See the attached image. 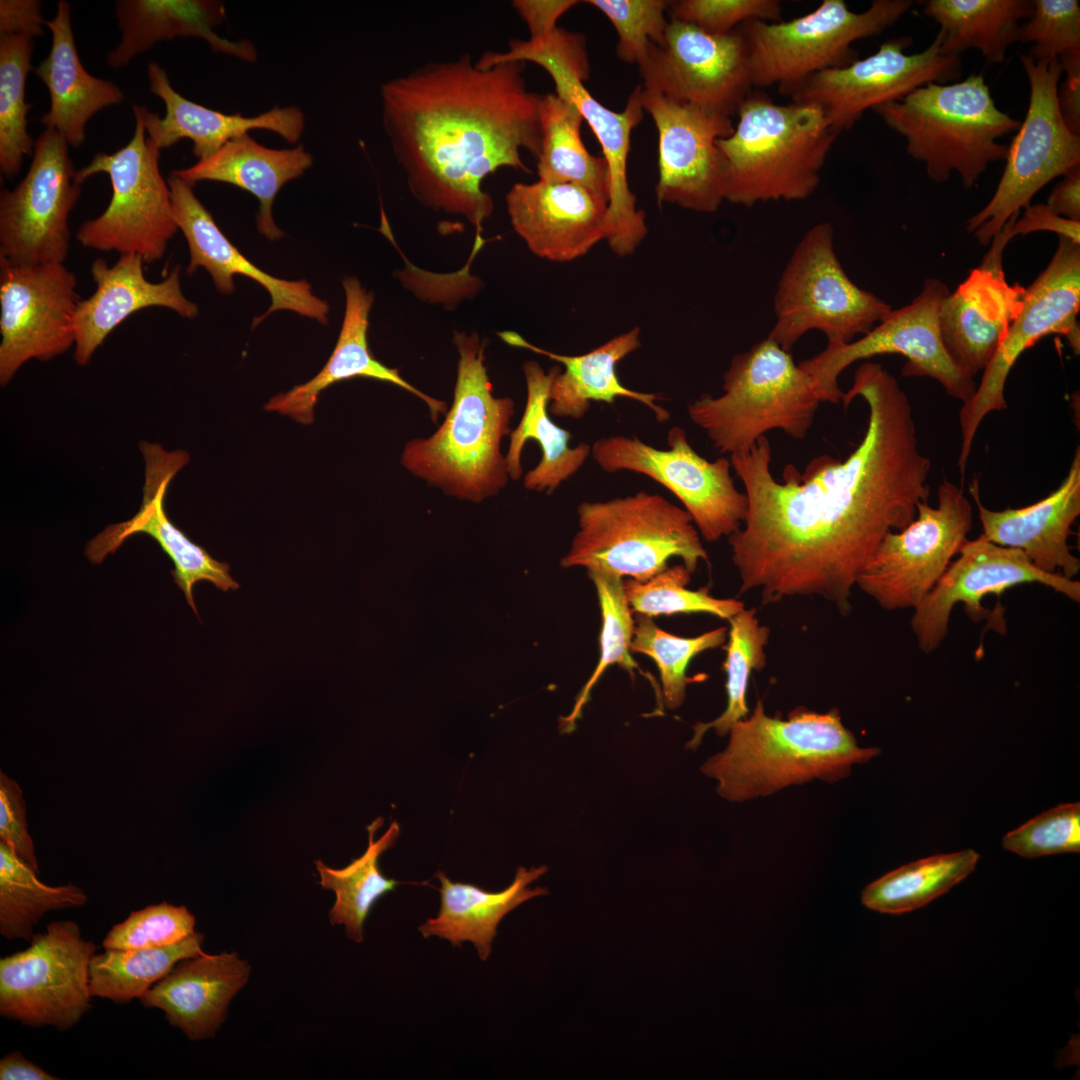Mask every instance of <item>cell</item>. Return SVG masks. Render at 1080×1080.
Wrapping results in <instances>:
<instances>
[{
	"label": "cell",
	"mask_w": 1080,
	"mask_h": 1080,
	"mask_svg": "<svg viewBox=\"0 0 1080 1080\" xmlns=\"http://www.w3.org/2000/svg\"><path fill=\"white\" fill-rule=\"evenodd\" d=\"M857 397L867 405V427L843 461L822 454L802 472L789 463L779 482L766 435L730 456L748 500L742 526L728 536L741 594L758 590L763 604L820 596L848 614L856 579L884 537L909 525L928 500L931 461L895 377L880 363L861 364L844 408Z\"/></svg>",
	"instance_id": "obj_1"
},
{
	"label": "cell",
	"mask_w": 1080,
	"mask_h": 1080,
	"mask_svg": "<svg viewBox=\"0 0 1080 1080\" xmlns=\"http://www.w3.org/2000/svg\"><path fill=\"white\" fill-rule=\"evenodd\" d=\"M524 67L480 68L466 54L380 88L383 129L413 195L478 232L494 209L483 180L504 167L530 173L522 151L540 153L542 95L527 89Z\"/></svg>",
	"instance_id": "obj_2"
},
{
	"label": "cell",
	"mask_w": 1080,
	"mask_h": 1080,
	"mask_svg": "<svg viewBox=\"0 0 1080 1080\" xmlns=\"http://www.w3.org/2000/svg\"><path fill=\"white\" fill-rule=\"evenodd\" d=\"M728 734L726 748L700 770L718 782V794L731 802L813 780L832 784L881 752L860 747L836 708L818 713L798 707L782 719L780 714L767 715L758 700L753 712L733 724Z\"/></svg>",
	"instance_id": "obj_3"
},
{
	"label": "cell",
	"mask_w": 1080,
	"mask_h": 1080,
	"mask_svg": "<svg viewBox=\"0 0 1080 1080\" xmlns=\"http://www.w3.org/2000/svg\"><path fill=\"white\" fill-rule=\"evenodd\" d=\"M453 342L459 360L452 404L431 436L406 443L400 463L448 496L481 503L510 479L501 442L512 431L515 403L492 393L485 340L456 331Z\"/></svg>",
	"instance_id": "obj_4"
},
{
	"label": "cell",
	"mask_w": 1080,
	"mask_h": 1080,
	"mask_svg": "<svg viewBox=\"0 0 1080 1080\" xmlns=\"http://www.w3.org/2000/svg\"><path fill=\"white\" fill-rule=\"evenodd\" d=\"M736 115L733 132L716 142L726 162L725 201L751 207L810 197L838 136L822 110L753 91Z\"/></svg>",
	"instance_id": "obj_5"
},
{
	"label": "cell",
	"mask_w": 1080,
	"mask_h": 1080,
	"mask_svg": "<svg viewBox=\"0 0 1080 1080\" xmlns=\"http://www.w3.org/2000/svg\"><path fill=\"white\" fill-rule=\"evenodd\" d=\"M873 111L904 137L907 153L925 164L931 180L942 183L956 171L972 187L1008 145L998 139L1016 132L1020 122L995 104L983 75L954 83H928Z\"/></svg>",
	"instance_id": "obj_6"
},
{
	"label": "cell",
	"mask_w": 1080,
	"mask_h": 1080,
	"mask_svg": "<svg viewBox=\"0 0 1080 1080\" xmlns=\"http://www.w3.org/2000/svg\"><path fill=\"white\" fill-rule=\"evenodd\" d=\"M722 389L690 402L687 413L713 447L730 456L749 451L773 430L803 440L821 403L814 378L768 337L731 359Z\"/></svg>",
	"instance_id": "obj_7"
},
{
	"label": "cell",
	"mask_w": 1080,
	"mask_h": 1080,
	"mask_svg": "<svg viewBox=\"0 0 1080 1080\" xmlns=\"http://www.w3.org/2000/svg\"><path fill=\"white\" fill-rule=\"evenodd\" d=\"M505 62L537 64L553 80L555 94L572 102L580 111L597 138L609 167L611 189L606 241L617 256L632 254L648 232L645 214L636 208V197L627 178L631 134L644 114L641 85L631 92L621 112L601 104L584 85L590 73L585 37L560 27L539 39H513L507 51H486L480 57L483 67Z\"/></svg>",
	"instance_id": "obj_8"
},
{
	"label": "cell",
	"mask_w": 1080,
	"mask_h": 1080,
	"mask_svg": "<svg viewBox=\"0 0 1080 1080\" xmlns=\"http://www.w3.org/2000/svg\"><path fill=\"white\" fill-rule=\"evenodd\" d=\"M579 530L564 568L583 567L620 578L647 581L678 557L692 574L708 562L691 516L659 494L639 491L607 501H584L577 507Z\"/></svg>",
	"instance_id": "obj_9"
},
{
	"label": "cell",
	"mask_w": 1080,
	"mask_h": 1080,
	"mask_svg": "<svg viewBox=\"0 0 1080 1080\" xmlns=\"http://www.w3.org/2000/svg\"><path fill=\"white\" fill-rule=\"evenodd\" d=\"M910 0H875L863 12L844 0H823L787 21L750 20L738 27L748 54L753 87L778 86L782 94L819 72L858 59L853 43L877 36L912 7Z\"/></svg>",
	"instance_id": "obj_10"
},
{
	"label": "cell",
	"mask_w": 1080,
	"mask_h": 1080,
	"mask_svg": "<svg viewBox=\"0 0 1080 1080\" xmlns=\"http://www.w3.org/2000/svg\"><path fill=\"white\" fill-rule=\"evenodd\" d=\"M773 307L775 323L767 337L789 352L812 330L823 333L827 344L849 343L892 310L846 274L829 222L809 228L796 245L779 278Z\"/></svg>",
	"instance_id": "obj_11"
},
{
	"label": "cell",
	"mask_w": 1080,
	"mask_h": 1080,
	"mask_svg": "<svg viewBox=\"0 0 1080 1080\" xmlns=\"http://www.w3.org/2000/svg\"><path fill=\"white\" fill-rule=\"evenodd\" d=\"M133 114L135 129L130 141L114 153L95 154L87 166L76 172L81 184L95 174L105 173L112 186L107 208L98 217L85 221L76 237L83 247L120 255L135 253L145 263H154L163 257L178 227L171 191L159 167L160 151L147 138L136 104Z\"/></svg>",
	"instance_id": "obj_12"
},
{
	"label": "cell",
	"mask_w": 1080,
	"mask_h": 1080,
	"mask_svg": "<svg viewBox=\"0 0 1080 1080\" xmlns=\"http://www.w3.org/2000/svg\"><path fill=\"white\" fill-rule=\"evenodd\" d=\"M1020 62L1030 86L1027 113L1008 145L1005 168L994 194L966 222L967 231L983 246L990 245L1041 188L1080 165V135L1068 129L1058 108L1063 74L1060 60H1034L1022 54Z\"/></svg>",
	"instance_id": "obj_13"
},
{
	"label": "cell",
	"mask_w": 1080,
	"mask_h": 1080,
	"mask_svg": "<svg viewBox=\"0 0 1080 1080\" xmlns=\"http://www.w3.org/2000/svg\"><path fill=\"white\" fill-rule=\"evenodd\" d=\"M950 292L939 279L925 280L920 293L907 305L892 309L867 334L846 344L831 345L799 365L816 381L821 402L839 403L841 373L853 363L877 355L899 354L907 359L904 377H930L948 395L970 400L977 385L949 356L940 334L939 310Z\"/></svg>",
	"instance_id": "obj_14"
},
{
	"label": "cell",
	"mask_w": 1080,
	"mask_h": 1080,
	"mask_svg": "<svg viewBox=\"0 0 1080 1080\" xmlns=\"http://www.w3.org/2000/svg\"><path fill=\"white\" fill-rule=\"evenodd\" d=\"M1080 244L1058 236L1049 264L1025 288L1023 304L994 356L983 370L980 385L959 412L962 443L957 465L965 472L975 434L986 415L1007 408L1004 388L1020 355L1041 338L1058 334L1080 352Z\"/></svg>",
	"instance_id": "obj_15"
},
{
	"label": "cell",
	"mask_w": 1080,
	"mask_h": 1080,
	"mask_svg": "<svg viewBox=\"0 0 1080 1080\" xmlns=\"http://www.w3.org/2000/svg\"><path fill=\"white\" fill-rule=\"evenodd\" d=\"M667 444V449H658L636 436H608L591 445V456L605 472L630 471L664 486L682 503L705 540L717 541L738 530L748 500L735 486L730 460H706L678 426L669 430Z\"/></svg>",
	"instance_id": "obj_16"
},
{
	"label": "cell",
	"mask_w": 1080,
	"mask_h": 1080,
	"mask_svg": "<svg viewBox=\"0 0 1080 1080\" xmlns=\"http://www.w3.org/2000/svg\"><path fill=\"white\" fill-rule=\"evenodd\" d=\"M937 506L917 505L914 520L889 532L856 579L883 609L915 608L932 590L958 554L972 529V505L962 489L944 480Z\"/></svg>",
	"instance_id": "obj_17"
},
{
	"label": "cell",
	"mask_w": 1080,
	"mask_h": 1080,
	"mask_svg": "<svg viewBox=\"0 0 1080 1080\" xmlns=\"http://www.w3.org/2000/svg\"><path fill=\"white\" fill-rule=\"evenodd\" d=\"M95 951L76 922L49 923L25 950L0 959V1015L26 1026L71 1029L91 1008Z\"/></svg>",
	"instance_id": "obj_18"
},
{
	"label": "cell",
	"mask_w": 1080,
	"mask_h": 1080,
	"mask_svg": "<svg viewBox=\"0 0 1080 1080\" xmlns=\"http://www.w3.org/2000/svg\"><path fill=\"white\" fill-rule=\"evenodd\" d=\"M68 147L56 130L45 128L24 178L1 190L0 259L16 265L65 261L69 216L81 194Z\"/></svg>",
	"instance_id": "obj_19"
},
{
	"label": "cell",
	"mask_w": 1080,
	"mask_h": 1080,
	"mask_svg": "<svg viewBox=\"0 0 1080 1080\" xmlns=\"http://www.w3.org/2000/svg\"><path fill=\"white\" fill-rule=\"evenodd\" d=\"M911 43L909 36L890 39L870 56L814 74L784 95L819 107L839 135L868 109L899 100L928 83L958 80L960 57L942 51L938 34L923 51L906 54Z\"/></svg>",
	"instance_id": "obj_20"
},
{
	"label": "cell",
	"mask_w": 1080,
	"mask_h": 1080,
	"mask_svg": "<svg viewBox=\"0 0 1080 1080\" xmlns=\"http://www.w3.org/2000/svg\"><path fill=\"white\" fill-rule=\"evenodd\" d=\"M639 72L644 90L730 118L754 88L738 28L711 34L670 20L664 42L650 48Z\"/></svg>",
	"instance_id": "obj_21"
},
{
	"label": "cell",
	"mask_w": 1080,
	"mask_h": 1080,
	"mask_svg": "<svg viewBox=\"0 0 1080 1080\" xmlns=\"http://www.w3.org/2000/svg\"><path fill=\"white\" fill-rule=\"evenodd\" d=\"M77 278L63 263L0 259V384L32 359L47 361L75 343Z\"/></svg>",
	"instance_id": "obj_22"
},
{
	"label": "cell",
	"mask_w": 1080,
	"mask_h": 1080,
	"mask_svg": "<svg viewBox=\"0 0 1080 1080\" xmlns=\"http://www.w3.org/2000/svg\"><path fill=\"white\" fill-rule=\"evenodd\" d=\"M641 100L658 134V205L717 211L725 201L726 162L716 142L733 132L732 119L642 86Z\"/></svg>",
	"instance_id": "obj_23"
},
{
	"label": "cell",
	"mask_w": 1080,
	"mask_h": 1080,
	"mask_svg": "<svg viewBox=\"0 0 1080 1080\" xmlns=\"http://www.w3.org/2000/svg\"><path fill=\"white\" fill-rule=\"evenodd\" d=\"M932 590L914 608L911 627L919 648L930 653L948 634L953 607L962 603L973 622L988 618L981 605L989 594L1027 583H1040L1069 599L1080 602V583L1060 573H1046L1036 568L1020 549L1004 547L983 534L967 539Z\"/></svg>",
	"instance_id": "obj_24"
},
{
	"label": "cell",
	"mask_w": 1080,
	"mask_h": 1080,
	"mask_svg": "<svg viewBox=\"0 0 1080 1080\" xmlns=\"http://www.w3.org/2000/svg\"><path fill=\"white\" fill-rule=\"evenodd\" d=\"M139 448L145 470L143 498L138 512L127 521L109 525L92 538L85 546V555L92 563L100 564L132 535H149L172 560L173 580L198 615L192 594L197 582L209 581L223 592L236 590L239 584L230 575L228 563L214 559L167 516L165 497L169 484L188 464L189 454L180 449L167 451L160 444L147 441H141Z\"/></svg>",
	"instance_id": "obj_25"
},
{
	"label": "cell",
	"mask_w": 1080,
	"mask_h": 1080,
	"mask_svg": "<svg viewBox=\"0 0 1080 1080\" xmlns=\"http://www.w3.org/2000/svg\"><path fill=\"white\" fill-rule=\"evenodd\" d=\"M173 205V216L178 229L187 241L190 259L187 273L202 267L208 271L216 289L224 295L234 291V276L248 277L262 285L270 294L271 304L261 316L253 320L257 326L269 314L289 310L315 319L322 325L328 323L329 306L312 292L304 279L285 280L274 277L249 261L223 234L211 213L194 193V185L170 173L167 179Z\"/></svg>",
	"instance_id": "obj_26"
},
{
	"label": "cell",
	"mask_w": 1080,
	"mask_h": 1080,
	"mask_svg": "<svg viewBox=\"0 0 1080 1080\" xmlns=\"http://www.w3.org/2000/svg\"><path fill=\"white\" fill-rule=\"evenodd\" d=\"M514 231L536 256L570 262L607 237L608 202L570 183H515L505 197Z\"/></svg>",
	"instance_id": "obj_27"
},
{
	"label": "cell",
	"mask_w": 1080,
	"mask_h": 1080,
	"mask_svg": "<svg viewBox=\"0 0 1080 1080\" xmlns=\"http://www.w3.org/2000/svg\"><path fill=\"white\" fill-rule=\"evenodd\" d=\"M144 259L135 253L121 254L108 265L103 258L93 261L90 272L94 293L79 300L75 316L74 360L85 366L106 337L133 313L153 306L166 307L183 318L197 317L198 306L181 289L179 266L160 282L144 274Z\"/></svg>",
	"instance_id": "obj_28"
},
{
	"label": "cell",
	"mask_w": 1080,
	"mask_h": 1080,
	"mask_svg": "<svg viewBox=\"0 0 1080 1080\" xmlns=\"http://www.w3.org/2000/svg\"><path fill=\"white\" fill-rule=\"evenodd\" d=\"M149 90L165 106L164 117L137 105L147 138L161 151L182 139L191 140L194 156L200 160L216 153L227 142L255 129L271 131L294 144L305 129V116L296 106L273 107L255 116L226 114L195 103L178 93L166 71L156 62L147 67Z\"/></svg>",
	"instance_id": "obj_29"
},
{
	"label": "cell",
	"mask_w": 1080,
	"mask_h": 1080,
	"mask_svg": "<svg viewBox=\"0 0 1080 1080\" xmlns=\"http://www.w3.org/2000/svg\"><path fill=\"white\" fill-rule=\"evenodd\" d=\"M976 504L983 535L991 542L1022 550L1032 564L1046 573L1073 579L1080 561L1070 551L1071 527L1080 515V448L1075 451L1068 473L1046 498L1022 508L995 511L980 499L978 479L969 487Z\"/></svg>",
	"instance_id": "obj_30"
},
{
	"label": "cell",
	"mask_w": 1080,
	"mask_h": 1080,
	"mask_svg": "<svg viewBox=\"0 0 1080 1080\" xmlns=\"http://www.w3.org/2000/svg\"><path fill=\"white\" fill-rule=\"evenodd\" d=\"M1025 288L1011 285L1003 270L977 267L943 299L939 328L956 366L974 378L994 356L1021 310Z\"/></svg>",
	"instance_id": "obj_31"
},
{
	"label": "cell",
	"mask_w": 1080,
	"mask_h": 1080,
	"mask_svg": "<svg viewBox=\"0 0 1080 1080\" xmlns=\"http://www.w3.org/2000/svg\"><path fill=\"white\" fill-rule=\"evenodd\" d=\"M345 292V313L340 334L328 361L312 379L272 397L265 410L287 415L296 422L309 425L314 421V408L320 394L338 382L364 377L393 384L422 400L437 423L439 415L447 412L446 403L433 398L403 379L398 369L378 361L368 344L369 313L374 295L354 276L342 280Z\"/></svg>",
	"instance_id": "obj_32"
},
{
	"label": "cell",
	"mask_w": 1080,
	"mask_h": 1080,
	"mask_svg": "<svg viewBox=\"0 0 1080 1080\" xmlns=\"http://www.w3.org/2000/svg\"><path fill=\"white\" fill-rule=\"evenodd\" d=\"M250 965L237 952L202 953L180 960L140 998L191 1041L213 1038L231 1000L247 984Z\"/></svg>",
	"instance_id": "obj_33"
},
{
	"label": "cell",
	"mask_w": 1080,
	"mask_h": 1080,
	"mask_svg": "<svg viewBox=\"0 0 1080 1080\" xmlns=\"http://www.w3.org/2000/svg\"><path fill=\"white\" fill-rule=\"evenodd\" d=\"M498 335L508 345L544 355L564 366V371L555 376L549 393L548 411L555 417L579 419L587 413L591 402L613 404L616 398L625 397L649 408L659 423L670 418V413L657 403L663 399L661 395L629 389L618 378V363L641 347L639 327L581 355H563L539 348L513 331Z\"/></svg>",
	"instance_id": "obj_34"
},
{
	"label": "cell",
	"mask_w": 1080,
	"mask_h": 1080,
	"mask_svg": "<svg viewBox=\"0 0 1080 1080\" xmlns=\"http://www.w3.org/2000/svg\"><path fill=\"white\" fill-rule=\"evenodd\" d=\"M45 25L51 32L50 51L33 68L50 96V107L41 123L56 130L69 146L78 148L86 139L87 122L100 110L123 102L125 95L114 82L91 75L82 65L69 2L58 1L54 18Z\"/></svg>",
	"instance_id": "obj_35"
},
{
	"label": "cell",
	"mask_w": 1080,
	"mask_h": 1080,
	"mask_svg": "<svg viewBox=\"0 0 1080 1080\" xmlns=\"http://www.w3.org/2000/svg\"><path fill=\"white\" fill-rule=\"evenodd\" d=\"M115 14L121 31L107 64L118 69L157 43L174 38H200L213 52L253 62L257 52L248 41L220 37L215 29L225 20V5L215 0H118Z\"/></svg>",
	"instance_id": "obj_36"
},
{
	"label": "cell",
	"mask_w": 1080,
	"mask_h": 1080,
	"mask_svg": "<svg viewBox=\"0 0 1080 1080\" xmlns=\"http://www.w3.org/2000/svg\"><path fill=\"white\" fill-rule=\"evenodd\" d=\"M312 164V155L302 145L270 148L245 134L230 140L213 155L172 172L192 185L214 181L249 192L259 202L258 231L269 240H277L284 232L272 215L274 200L285 184L303 175Z\"/></svg>",
	"instance_id": "obj_37"
},
{
	"label": "cell",
	"mask_w": 1080,
	"mask_h": 1080,
	"mask_svg": "<svg viewBox=\"0 0 1080 1080\" xmlns=\"http://www.w3.org/2000/svg\"><path fill=\"white\" fill-rule=\"evenodd\" d=\"M527 389L525 408L519 424L509 435L505 455L509 478L516 481L523 473L521 455L527 441H535L541 450L539 463L523 478L525 489L551 494L572 477L591 455V445H570L571 433L553 422L548 411L549 393L559 366L545 372L530 360L522 366Z\"/></svg>",
	"instance_id": "obj_38"
},
{
	"label": "cell",
	"mask_w": 1080,
	"mask_h": 1080,
	"mask_svg": "<svg viewBox=\"0 0 1080 1080\" xmlns=\"http://www.w3.org/2000/svg\"><path fill=\"white\" fill-rule=\"evenodd\" d=\"M547 866L518 867L513 882L498 892L483 890L473 884L453 882L442 871L440 908L437 916L427 919L418 930L424 938L437 936L460 947L471 942L481 960L486 961L497 935L500 921L520 904L548 894L543 887L529 885L547 872Z\"/></svg>",
	"instance_id": "obj_39"
},
{
	"label": "cell",
	"mask_w": 1080,
	"mask_h": 1080,
	"mask_svg": "<svg viewBox=\"0 0 1080 1080\" xmlns=\"http://www.w3.org/2000/svg\"><path fill=\"white\" fill-rule=\"evenodd\" d=\"M1033 12V0H928L923 13L939 24L942 51L957 55L979 50L987 62L1002 63L1018 42L1021 20Z\"/></svg>",
	"instance_id": "obj_40"
},
{
	"label": "cell",
	"mask_w": 1080,
	"mask_h": 1080,
	"mask_svg": "<svg viewBox=\"0 0 1080 1080\" xmlns=\"http://www.w3.org/2000/svg\"><path fill=\"white\" fill-rule=\"evenodd\" d=\"M541 148L536 159L540 181L582 187L609 204L610 172L605 158L592 155L581 138L583 117L570 101L555 93L542 95Z\"/></svg>",
	"instance_id": "obj_41"
},
{
	"label": "cell",
	"mask_w": 1080,
	"mask_h": 1080,
	"mask_svg": "<svg viewBox=\"0 0 1080 1080\" xmlns=\"http://www.w3.org/2000/svg\"><path fill=\"white\" fill-rule=\"evenodd\" d=\"M383 822V818L378 817L367 826L368 848L346 867L334 869L321 860L315 861L320 885L332 890L336 896L329 911L331 924L343 925L348 938L358 943L364 939V924L376 901L399 884L383 875L379 857L395 844L400 826L397 821H392L387 831L375 840L374 834Z\"/></svg>",
	"instance_id": "obj_42"
},
{
	"label": "cell",
	"mask_w": 1080,
	"mask_h": 1080,
	"mask_svg": "<svg viewBox=\"0 0 1080 1080\" xmlns=\"http://www.w3.org/2000/svg\"><path fill=\"white\" fill-rule=\"evenodd\" d=\"M980 858L965 849L905 864L867 885L862 904L881 913L903 914L919 909L971 874Z\"/></svg>",
	"instance_id": "obj_43"
},
{
	"label": "cell",
	"mask_w": 1080,
	"mask_h": 1080,
	"mask_svg": "<svg viewBox=\"0 0 1080 1080\" xmlns=\"http://www.w3.org/2000/svg\"><path fill=\"white\" fill-rule=\"evenodd\" d=\"M205 935L200 931L184 940L161 947L105 949L94 954L89 966L92 997L126 1004L140 999L180 961L203 953Z\"/></svg>",
	"instance_id": "obj_44"
},
{
	"label": "cell",
	"mask_w": 1080,
	"mask_h": 1080,
	"mask_svg": "<svg viewBox=\"0 0 1080 1080\" xmlns=\"http://www.w3.org/2000/svg\"><path fill=\"white\" fill-rule=\"evenodd\" d=\"M38 872L0 841V934L30 942L34 926L49 911L84 905L86 893L73 884L49 886Z\"/></svg>",
	"instance_id": "obj_45"
},
{
	"label": "cell",
	"mask_w": 1080,
	"mask_h": 1080,
	"mask_svg": "<svg viewBox=\"0 0 1080 1080\" xmlns=\"http://www.w3.org/2000/svg\"><path fill=\"white\" fill-rule=\"evenodd\" d=\"M33 37L0 36V170L8 178L20 171L25 156L33 154L35 141L27 130L30 105L25 86L31 70Z\"/></svg>",
	"instance_id": "obj_46"
},
{
	"label": "cell",
	"mask_w": 1080,
	"mask_h": 1080,
	"mask_svg": "<svg viewBox=\"0 0 1080 1080\" xmlns=\"http://www.w3.org/2000/svg\"><path fill=\"white\" fill-rule=\"evenodd\" d=\"M728 621L730 628L725 647L726 658L722 666L726 674V708L713 721L698 722L693 726L694 735L686 744L689 749H696L709 729H714L718 736L723 737L728 734L733 724L747 717L750 675L753 671H761L766 664L765 647L770 630L760 624L756 609L744 608Z\"/></svg>",
	"instance_id": "obj_47"
},
{
	"label": "cell",
	"mask_w": 1080,
	"mask_h": 1080,
	"mask_svg": "<svg viewBox=\"0 0 1080 1080\" xmlns=\"http://www.w3.org/2000/svg\"><path fill=\"white\" fill-rule=\"evenodd\" d=\"M587 573L596 588L602 616L600 655L596 668L578 694L572 711L561 719L560 727L566 733L575 728L593 687L608 667L618 665L630 674H633L635 669L639 670L631 655L635 622L626 599L623 578L595 570Z\"/></svg>",
	"instance_id": "obj_48"
},
{
	"label": "cell",
	"mask_w": 1080,
	"mask_h": 1080,
	"mask_svg": "<svg viewBox=\"0 0 1080 1080\" xmlns=\"http://www.w3.org/2000/svg\"><path fill=\"white\" fill-rule=\"evenodd\" d=\"M726 637V627L696 637H679L658 627L653 618L638 615L630 649L655 661L662 684L663 703L668 709H676L686 697V671L691 660L704 651L724 645Z\"/></svg>",
	"instance_id": "obj_49"
},
{
	"label": "cell",
	"mask_w": 1080,
	"mask_h": 1080,
	"mask_svg": "<svg viewBox=\"0 0 1080 1080\" xmlns=\"http://www.w3.org/2000/svg\"><path fill=\"white\" fill-rule=\"evenodd\" d=\"M691 573L684 564L667 567L647 581L623 580L627 602L632 612L648 617L677 613H708L729 620L744 604L736 599L711 596L707 589L690 590Z\"/></svg>",
	"instance_id": "obj_50"
},
{
	"label": "cell",
	"mask_w": 1080,
	"mask_h": 1080,
	"mask_svg": "<svg viewBox=\"0 0 1080 1080\" xmlns=\"http://www.w3.org/2000/svg\"><path fill=\"white\" fill-rule=\"evenodd\" d=\"M612 23L617 35L616 55L638 67L646 60L653 45L665 40L669 21L666 0H587Z\"/></svg>",
	"instance_id": "obj_51"
},
{
	"label": "cell",
	"mask_w": 1080,
	"mask_h": 1080,
	"mask_svg": "<svg viewBox=\"0 0 1080 1080\" xmlns=\"http://www.w3.org/2000/svg\"><path fill=\"white\" fill-rule=\"evenodd\" d=\"M196 918L183 905L163 901L132 911L103 939L104 949H142L171 945L195 932Z\"/></svg>",
	"instance_id": "obj_52"
},
{
	"label": "cell",
	"mask_w": 1080,
	"mask_h": 1080,
	"mask_svg": "<svg viewBox=\"0 0 1080 1080\" xmlns=\"http://www.w3.org/2000/svg\"><path fill=\"white\" fill-rule=\"evenodd\" d=\"M1018 42L1031 43L1034 60L1060 59L1080 52V5L1077 0H1033L1031 17L1020 25Z\"/></svg>",
	"instance_id": "obj_53"
},
{
	"label": "cell",
	"mask_w": 1080,
	"mask_h": 1080,
	"mask_svg": "<svg viewBox=\"0 0 1080 1080\" xmlns=\"http://www.w3.org/2000/svg\"><path fill=\"white\" fill-rule=\"evenodd\" d=\"M1003 847L1025 858L1080 851V803H1063L1008 832Z\"/></svg>",
	"instance_id": "obj_54"
},
{
	"label": "cell",
	"mask_w": 1080,
	"mask_h": 1080,
	"mask_svg": "<svg viewBox=\"0 0 1080 1080\" xmlns=\"http://www.w3.org/2000/svg\"><path fill=\"white\" fill-rule=\"evenodd\" d=\"M668 11L670 20L727 34L750 20L781 21L782 5L777 0H680L671 2Z\"/></svg>",
	"instance_id": "obj_55"
},
{
	"label": "cell",
	"mask_w": 1080,
	"mask_h": 1080,
	"mask_svg": "<svg viewBox=\"0 0 1080 1080\" xmlns=\"http://www.w3.org/2000/svg\"><path fill=\"white\" fill-rule=\"evenodd\" d=\"M1039 231H1050L1080 244V222L1053 213L1046 204L1028 205L1022 216L1013 215L1001 232L992 240L991 247L980 266L1002 270V256L1006 244L1015 236H1025Z\"/></svg>",
	"instance_id": "obj_56"
},
{
	"label": "cell",
	"mask_w": 1080,
	"mask_h": 1080,
	"mask_svg": "<svg viewBox=\"0 0 1080 1080\" xmlns=\"http://www.w3.org/2000/svg\"><path fill=\"white\" fill-rule=\"evenodd\" d=\"M0 839L35 871L39 866L28 832L26 807L20 786L0 772Z\"/></svg>",
	"instance_id": "obj_57"
},
{
	"label": "cell",
	"mask_w": 1080,
	"mask_h": 1080,
	"mask_svg": "<svg viewBox=\"0 0 1080 1080\" xmlns=\"http://www.w3.org/2000/svg\"><path fill=\"white\" fill-rule=\"evenodd\" d=\"M578 3L576 0H514L511 5L526 23L529 39H539L557 28L559 18Z\"/></svg>",
	"instance_id": "obj_58"
},
{
	"label": "cell",
	"mask_w": 1080,
	"mask_h": 1080,
	"mask_svg": "<svg viewBox=\"0 0 1080 1080\" xmlns=\"http://www.w3.org/2000/svg\"><path fill=\"white\" fill-rule=\"evenodd\" d=\"M39 0H1L0 36L24 33L33 38L43 34L44 20Z\"/></svg>",
	"instance_id": "obj_59"
},
{
	"label": "cell",
	"mask_w": 1080,
	"mask_h": 1080,
	"mask_svg": "<svg viewBox=\"0 0 1080 1080\" xmlns=\"http://www.w3.org/2000/svg\"><path fill=\"white\" fill-rule=\"evenodd\" d=\"M1065 79L1059 84L1057 102L1068 129L1080 135V52L1060 59Z\"/></svg>",
	"instance_id": "obj_60"
},
{
	"label": "cell",
	"mask_w": 1080,
	"mask_h": 1080,
	"mask_svg": "<svg viewBox=\"0 0 1080 1080\" xmlns=\"http://www.w3.org/2000/svg\"><path fill=\"white\" fill-rule=\"evenodd\" d=\"M1046 205L1056 215L1080 222V165L1063 175L1049 194Z\"/></svg>",
	"instance_id": "obj_61"
},
{
	"label": "cell",
	"mask_w": 1080,
	"mask_h": 1080,
	"mask_svg": "<svg viewBox=\"0 0 1080 1080\" xmlns=\"http://www.w3.org/2000/svg\"><path fill=\"white\" fill-rule=\"evenodd\" d=\"M1 1080H56L59 1079L26 1059L19 1051L6 1054L0 1060Z\"/></svg>",
	"instance_id": "obj_62"
}]
</instances>
